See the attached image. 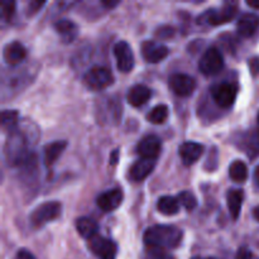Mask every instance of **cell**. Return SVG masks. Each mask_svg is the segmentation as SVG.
<instances>
[{
    "mask_svg": "<svg viewBox=\"0 0 259 259\" xmlns=\"http://www.w3.org/2000/svg\"><path fill=\"white\" fill-rule=\"evenodd\" d=\"M144 243L151 249H172L182 240V232L172 225H153L144 232Z\"/></svg>",
    "mask_w": 259,
    "mask_h": 259,
    "instance_id": "cell-1",
    "label": "cell"
},
{
    "mask_svg": "<svg viewBox=\"0 0 259 259\" xmlns=\"http://www.w3.org/2000/svg\"><path fill=\"white\" fill-rule=\"evenodd\" d=\"M113 73L104 66H94L83 75V83L90 90H104L113 83Z\"/></svg>",
    "mask_w": 259,
    "mask_h": 259,
    "instance_id": "cell-2",
    "label": "cell"
},
{
    "mask_svg": "<svg viewBox=\"0 0 259 259\" xmlns=\"http://www.w3.org/2000/svg\"><path fill=\"white\" fill-rule=\"evenodd\" d=\"M62 211V205L57 201H47L35 207L30 214L29 219L34 227H42L52 220L57 219Z\"/></svg>",
    "mask_w": 259,
    "mask_h": 259,
    "instance_id": "cell-3",
    "label": "cell"
},
{
    "mask_svg": "<svg viewBox=\"0 0 259 259\" xmlns=\"http://www.w3.org/2000/svg\"><path fill=\"white\" fill-rule=\"evenodd\" d=\"M224 67V58L217 47H210L205 51L199 62V68L204 75L212 76L219 73Z\"/></svg>",
    "mask_w": 259,
    "mask_h": 259,
    "instance_id": "cell-4",
    "label": "cell"
},
{
    "mask_svg": "<svg viewBox=\"0 0 259 259\" xmlns=\"http://www.w3.org/2000/svg\"><path fill=\"white\" fill-rule=\"evenodd\" d=\"M237 14V7L225 5L222 9H209L199 18V23H207L210 25H220L230 22Z\"/></svg>",
    "mask_w": 259,
    "mask_h": 259,
    "instance_id": "cell-5",
    "label": "cell"
},
{
    "mask_svg": "<svg viewBox=\"0 0 259 259\" xmlns=\"http://www.w3.org/2000/svg\"><path fill=\"white\" fill-rule=\"evenodd\" d=\"M211 96L222 108H230L237 98V88L230 82H222L211 89Z\"/></svg>",
    "mask_w": 259,
    "mask_h": 259,
    "instance_id": "cell-6",
    "label": "cell"
},
{
    "mask_svg": "<svg viewBox=\"0 0 259 259\" xmlns=\"http://www.w3.org/2000/svg\"><path fill=\"white\" fill-rule=\"evenodd\" d=\"M114 56L116 60V67L121 72H129L134 67V55L131 46L125 40H120L114 46Z\"/></svg>",
    "mask_w": 259,
    "mask_h": 259,
    "instance_id": "cell-7",
    "label": "cell"
},
{
    "mask_svg": "<svg viewBox=\"0 0 259 259\" xmlns=\"http://www.w3.org/2000/svg\"><path fill=\"white\" fill-rule=\"evenodd\" d=\"M169 88L176 95L186 98L195 91L196 81L192 76L186 75V73H175L169 78Z\"/></svg>",
    "mask_w": 259,
    "mask_h": 259,
    "instance_id": "cell-8",
    "label": "cell"
},
{
    "mask_svg": "<svg viewBox=\"0 0 259 259\" xmlns=\"http://www.w3.org/2000/svg\"><path fill=\"white\" fill-rule=\"evenodd\" d=\"M161 139L157 136H146L141 139V142L137 146V153L141 156V158L156 159L161 153Z\"/></svg>",
    "mask_w": 259,
    "mask_h": 259,
    "instance_id": "cell-9",
    "label": "cell"
},
{
    "mask_svg": "<svg viewBox=\"0 0 259 259\" xmlns=\"http://www.w3.org/2000/svg\"><path fill=\"white\" fill-rule=\"evenodd\" d=\"M169 51L166 46L154 40H146L142 45V55L147 62L158 63L168 56Z\"/></svg>",
    "mask_w": 259,
    "mask_h": 259,
    "instance_id": "cell-10",
    "label": "cell"
},
{
    "mask_svg": "<svg viewBox=\"0 0 259 259\" xmlns=\"http://www.w3.org/2000/svg\"><path fill=\"white\" fill-rule=\"evenodd\" d=\"M124 199V194L120 189H113L109 191L104 192V194L99 195L96 199V204L100 207L103 211H113V210L118 209L121 205Z\"/></svg>",
    "mask_w": 259,
    "mask_h": 259,
    "instance_id": "cell-11",
    "label": "cell"
},
{
    "mask_svg": "<svg viewBox=\"0 0 259 259\" xmlns=\"http://www.w3.org/2000/svg\"><path fill=\"white\" fill-rule=\"evenodd\" d=\"M90 249L101 259L115 257L116 245L106 238L96 235L90 239Z\"/></svg>",
    "mask_w": 259,
    "mask_h": 259,
    "instance_id": "cell-12",
    "label": "cell"
},
{
    "mask_svg": "<svg viewBox=\"0 0 259 259\" xmlns=\"http://www.w3.org/2000/svg\"><path fill=\"white\" fill-rule=\"evenodd\" d=\"M180 157L186 166L194 164L204 153V147L197 142H185L180 146L179 149Z\"/></svg>",
    "mask_w": 259,
    "mask_h": 259,
    "instance_id": "cell-13",
    "label": "cell"
},
{
    "mask_svg": "<svg viewBox=\"0 0 259 259\" xmlns=\"http://www.w3.org/2000/svg\"><path fill=\"white\" fill-rule=\"evenodd\" d=\"M259 27V18L258 15L253 13H245L239 18L237 23V32L238 34L242 35L243 38H249L255 34Z\"/></svg>",
    "mask_w": 259,
    "mask_h": 259,
    "instance_id": "cell-14",
    "label": "cell"
},
{
    "mask_svg": "<svg viewBox=\"0 0 259 259\" xmlns=\"http://www.w3.org/2000/svg\"><path fill=\"white\" fill-rule=\"evenodd\" d=\"M27 56V50L20 42L8 43L3 51V57L4 61L10 66H15L22 62Z\"/></svg>",
    "mask_w": 259,
    "mask_h": 259,
    "instance_id": "cell-15",
    "label": "cell"
},
{
    "mask_svg": "<svg viewBox=\"0 0 259 259\" xmlns=\"http://www.w3.org/2000/svg\"><path fill=\"white\" fill-rule=\"evenodd\" d=\"M66 147H67V142L66 141H56L47 144L43 148V162H45V166H53L55 162L58 159V157L63 153Z\"/></svg>",
    "mask_w": 259,
    "mask_h": 259,
    "instance_id": "cell-16",
    "label": "cell"
},
{
    "mask_svg": "<svg viewBox=\"0 0 259 259\" xmlns=\"http://www.w3.org/2000/svg\"><path fill=\"white\" fill-rule=\"evenodd\" d=\"M152 91L149 90V88H147L146 85H134L131 90L128 91V95H126V99H128V103L131 104L132 106H138L144 105L147 101L151 99Z\"/></svg>",
    "mask_w": 259,
    "mask_h": 259,
    "instance_id": "cell-17",
    "label": "cell"
},
{
    "mask_svg": "<svg viewBox=\"0 0 259 259\" xmlns=\"http://www.w3.org/2000/svg\"><path fill=\"white\" fill-rule=\"evenodd\" d=\"M154 159L141 158L132 166L131 168V177L134 181H142L146 177L151 175V172L154 169Z\"/></svg>",
    "mask_w": 259,
    "mask_h": 259,
    "instance_id": "cell-18",
    "label": "cell"
},
{
    "mask_svg": "<svg viewBox=\"0 0 259 259\" xmlns=\"http://www.w3.org/2000/svg\"><path fill=\"white\" fill-rule=\"evenodd\" d=\"M243 199H244V194L242 190L233 189L229 190L227 194V205L229 209L230 217L233 220H237L239 218L240 211H242Z\"/></svg>",
    "mask_w": 259,
    "mask_h": 259,
    "instance_id": "cell-19",
    "label": "cell"
},
{
    "mask_svg": "<svg viewBox=\"0 0 259 259\" xmlns=\"http://www.w3.org/2000/svg\"><path fill=\"white\" fill-rule=\"evenodd\" d=\"M55 30L65 42H72L77 37V25L68 19H60L55 23Z\"/></svg>",
    "mask_w": 259,
    "mask_h": 259,
    "instance_id": "cell-20",
    "label": "cell"
},
{
    "mask_svg": "<svg viewBox=\"0 0 259 259\" xmlns=\"http://www.w3.org/2000/svg\"><path fill=\"white\" fill-rule=\"evenodd\" d=\"M98 224H96L95 220L90 219V218H78L76 220V230H77L78 234L81 235L85 239L90 240L91 238L96 237L98 235Z\"/></svg>",
    "mask_w": 259,
    "mask_h": 259,
    "instance_id": "cell-21",
    "label": "cell"
},
{
    "mask_svg": "<svg viewBox=\"0 0 259 259\" xmlns=\"http://www.w3.org/2000/svg\"><path fill=\"white\" fill-rule=\"evenodd\" d=\"M180 201L177 197L162 196L157 202V209L164 215H176L180 210Z\"/></svg>",
    "mask_w": 259,
    "mask_h": 259,
    "instance_id": "cell-22",
    "label": "cell"
},
{
    "mask_svg": "<svg viewBox=\"0 0 259 259\" xmlns=\"http://www.w3.org/2000/svg\"><path fill=\"white\" fill-rule=\"evenodd\" d=\"M229 176L235 182H244L248 179V167L240 159L233 162L229 167Z\"/></svg>",
    "mask_w": 259,
    "mask_h": 259,
    "instance_id": "cell-23",
    "label": "cell"
},
{
    "mask_svg": "<svg viewBox=\"0 0 259 259\" xmlns=\"http://www.w3.org/2000/svg\"><path fill=\"white\" fill-rule=\"evenodd\" d=\"M168 118V106L167 105H157L147 114L148 121L153 124H162Z\"/></svg>",
    "mask_w": 259,
    "mask_h": 259,
    "instance_id": "cell-24",
    "label": "cell"
},
{
    "mask_svg": "<svg viewBox=\"0 0 259 259\" xmlns=\"http://www.w3.org/2000/svg\"><path fill=\"white\" fill-rule=\"evenodd\" d=\"M18 113L15 110H4L2 113V126L5 131H12L18 124Z\"/></svg>",
    "mask_w": 259,
    "mask_h": 259,
    "instance_id": "cell-25",
    "label": "cell"
},
{
    "mask_svg": "<svg viewBox=\"0 0 259 259\" xmlns=\"http://www.w3.org/2000/svg\"><path fill=\"white\" fill-rule=\"evenodd\" d=\"M177 199H179L180 205H182V206H184L186 210H189V211L190 210H194L197 205L196 196H195V195L190 191L180 192L179 196H177Z\"/></svg>",
    "mask_w": 259,
    "mask_h": 259,
    "instance_id": "cell-26",
    "label": "cell"
},
{
    "mask_svg": "<svg viewBox=\"0 0 259 259\" xmlns=\"http://www.w3.org/2000/svg\"><path fill=\"white\" fill-rule=\"evenodd\" d=\"M2 13L3 17L7 18V19H10L15 13V3L10 2V0H4L2 3Z\"/></svg>",
    "mask_w": 259,
    "mask_h": 259,
    "instance_id": "cell-27",
    "label": "cell"
},
{
    "mask_svg": "<svg viewBox=\"0 0 259 259\" xmlns=\"http://www.w3.org/2000/svg\"><path fill=\"white\" fill-rule=\"evenodd\" d=\"M235 259H257V258L254 257V254H253L248 248L243 247L238 250L237 255H235Z\"/></svg>",
    "mask_w": 259,
    "mask_h": 259,
    "instance_id": "cell-28",
    "label": "cell"
},
{
    "mask_svg": "<svg viewBox=\"0 0 259 259\" xmlns=\"http://www.w3.org/2000/svg\"><path fill=\"white\" fill-rule=\"evenodd\" d=\"M45 4H46L45 2H30L29 4H28V8H27V10H28L27 14L28 15L34 14V13L37 12V10L39 9V8H42Z\"/></svg>",
    "mask_w": 259,
    "mask_h": 259,
    "instance_id": "cell-29",
    "label": "cell"
},
{
    "mask_svg": "<svg viewBox=\"0 0 259 259\" xmlns=\"http://www.w3.org/2000/svg\"><path fill=\"white\" fill-rule=\"evenodd\" d=\"M249 68L253 75L259 73V57H253L249 60Z\"/></svg>",
    "mask_w": 259,
    "mask_h": 259,
    "instance_id": "cell-30",
    "label": "cell"
},
{
    "mask_svg": "<svg viewBox=\"0 0 259 259\" xmlns=\"http://www.w3.org/2000/svg\"><path fill=\"white\" fill-rule=\"evenodd\" d=\"M17 259H35L34 255L27 249H20L17 254Z\"/></svg>",
    "mask_w": 259,
    "mask_h": 259,
    "instance_id": "cell-31",
    "label": "cell"
},
{
    "mask_svg": "<svg viewBox=\"0 0 259 259\" xmlns=\"http://www.w3.org/2000/svg\"><path fill=\"white\" fill-rule=\"evenodd\" d=\"M247 5L254 9H259V0H247Z\"/></svg>",
    "mask_w": 259,
    "mask_h": 259,
    "instance_id": "cell-32",
    "label": "cell"
},
{
    "mask_svg": "<svg viewBox=\"0 0 259 259\" xmlns=\"http://www.w3.org/2000/svg\"><path fill=\"white\" fill-rule=\"evenodd\" d=\"M103 5L106 8H114L119 4V2H108V0H103Z\"/></svg>",
    "mask_w": 259,
    "mask_h": 259,
    "instance_id": "cell-33",
    "label": "cell"
},
{
    "mask_svg": "<svg viewBox=\"0 0 259 259\" xmlns=\"http://www.w3.org/2000/svg\"><path fill=\"white\" fill-rule=\"evenodd\" d=\"M254 180H255V182H257V185L259 186V164L257 167H255V169H254Z\"/></svg>",
    "mask_w": 259,
    "mask_h": 259,
    "instance_id": "cell-34",
    "label": "cell"
},
{
    "mask_svg": "<svg viewBox=\"0 0 259 259\" xmlns=\"http://www.w3.org/2000/svg\"><path fill=\"white\" fill-rule=\"evenodd\" d=\"M253 217H254V219L259 222V206L254 207V210H253Z\"/></svg>",
    "mask_w": 259,
    "mask_h": 259,
    "instance_id": "cell-35",
    "label": "cell"
},
{
    "mask_svg": "<svg viewBox=\"0 0 259 259\" xmlns=\"http://www.w3.org/2000/svg\"><path fill=\"white\" fill-rule=\"evenodd\" d=\"M116 159H118V151L114 152V156L113 158H111V162H113V163H116Z\"/></svg>",
    "mask_w": 259,
    "mask_h": 259,
    "instance_id": "cell-36",
    "label": "cell"
},
{
    "mask_svg": "<svg viewBox=\"0 0 259 259\" xmlns=\"http://www.w3.org/2000/svg\"><path fill=\"white\" fill-rule=\"evenodd\" d=\"M257 125H258V132H259V113H258V116H257Z\"/></svg>",
    "mask_w": 259,
    "mask_h": 259,
    "instance_id": "cell-37",
    "label": "cell"
},
{
    "mask_svg": "<svg viewBox=\"0 0 259 259\" xmlns=\"http://www.w3.org/2000/svg\"><path fill=\"white\" fill-rule=\"evenodd\" d=\"M104 259H114V257H109V258H104Z\"/></svg>",
    "mask_w": 259,
    "mask_h": 259,
    "instance_id": "cell-38",
    "label": "cell"
},
{
    "mask_svg": "<svg viewBox=\"0 0 259 259\" xmlns=\"http://www.w3.org/2000/svg\"><path fill=\"white\" fill-rule=\"evenodd\" d=\"M205 259H218V258H212V257H210V258H205Z\"/></svg>",
    "mask_w": 259,
    "mask_h": 259,
    "instance_id": "cell-39",
    "label": "cell"
}]
</instances>
